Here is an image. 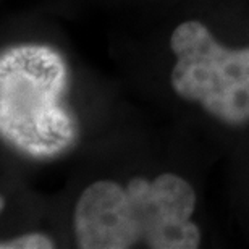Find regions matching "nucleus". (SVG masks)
Listing matches in <instances>:
<instances>
[{
    "instance_id": "nucleus-3",
    "label": "nucleus",
    "mask_w": 249,
    "mask_h": 249,
    "mask_svg": "<svg viewBox=\"0 0 249 249\" xmlns=\"http://www.w3.org/2000/svg\"><path fill=\"white\" fill-rule=\"evenodd\" d=\"M168 44L173 92L222 124H249V46H223L197 19L178 24Z\"/></svg>"
},
{
    "instance_id": "nucleus-2",
    "label": "nucleus",
    "mask_w": 249,
    "mask_h": 249,
    "mask_svg": "<svg viewBox=\"0 0 249 249\" xmlns=\"http://www.w3.org/2000/svg\"><path fill=\"white\" fill-rule=\"evenodd\" d=\"M68 67L51 46L24 42L0 55V133L8 146L46 159L68 151L78 123L67 106Z\"/></svg>"
},
{
    "instance_id": "nucleus-4",
    "label": "nucleus",
    "mask_w": 249,
    "mask_h": 249,
    "mask_svg": "<svg viewBox=\"0 0 249 249\" xmlns=\"http://www.w3.org/2000/svg\"><path fill=\"white\" fill-rule=\"evenodd\" d=\"M57 243L52 236L42 231H29L23 235L2 240L0 249H53Z\"/></svg>"
},
{
    "instance_id": "nucleus-1",
    "label": "nucleus",
    "mask_w": 249,
    "mask_h": 249,
    "mask_svg": "<svg viewBox=\"0 0 249 249\" xmlns=\"http://www.w3.org/2000/svg\"><path fill=\"white\" fill-rule=\"evenodd\" d=\"M197 194L178 173L96 180L76 199L74 245L81 249H196Z\"/></svg>"
}]
</instances>
